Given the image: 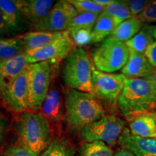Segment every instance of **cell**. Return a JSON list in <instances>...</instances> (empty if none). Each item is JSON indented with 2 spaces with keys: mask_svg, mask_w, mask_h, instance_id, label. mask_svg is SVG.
Here are the masks:
<instances>
[{
  "mask_svg": "<svg viewBox=\"0 0 156 156\" xmlns=\"http://www.w3.org/2000/svg\"><path fill=\"white\" fill-rule=\"evenodd\" d=\"M12 126L17 142L38 156L53 140V127L41 112L28 111L15 114Z\"/></svg>",
  "mask_w": 156,
  "mask_h": 156,
  "instance_id": "obj_1",
  "label": "cell"
},
{
  "mask_svg": "<svg viewBox=\"0 0 156 156\" xmlns=\"http://www.w3.org/2000/svg\"><path fill=\"white\" fill-rule=\"evenodd\" d=\"M65 121L72 128L79 129L100 119L106 111L95 95L73 89L64 90Z\"/></svg>",
  "mask_w": 156,
  "mask_h": 156,
  "instance_id": "obj_2",
  "label": "cell"
},
{
  "mask_svg": "<svg viewBox=\"0 0 156 156\" xmlns=\"http://www.w3.org/2000/svg\"><path fill=\"white\" fill-rule=\"evenodd\" d=\"M117 106L125 117L155 108L156 95L150 81L146 78H126Z\"/></svg>",
  "mask_w": 156,
  "mask_h": 156,
  "instance_id": "obj_3",
  "label": "cell"
},
{
  "mask_svg": "<svg viewBox=\"0 0 156 156\" xmlns=\"http://www.w3.org/2000/svg\"><path fill=\"white\" fill-rule=\"evenodd\" d=\"M62 78L67 88L92 93V62L83 48L75 47L64 60Z\"/></svg>",
  "mask_w": 156,
  "mask_h": 156,
  "instance_id": "obj_4",
  "label": "cell"
},
{
  "mask_svg": "<svg viewBox=\"0 0 156 156\" xmlns=\"http://www.w3.org/2000/svg\"><path fill=\"white\" fill-rule=\"evenodd\" d=\"M60 62H42L29 64L30 110L40 112L42 103L57 75Z\"/></svg>",
  "mask_w": 156,
  "mask_h": 156,
  "instance_id": "obj_5",
  "label": "cell"
},
{
  "mask_svg": "<svg viewBox=\"0 0 156 156\" xmlns=\"http://www.w3.org/2000/svg\"><path fill=\"white\" fill-rule=\"evenodd\" d=\"M129 57V49L125 43L110 37L101 42L92 53V60L96 69L106 73L122 70Z\"/></svg>",
  "mask_w": 156,
  "mask_h": 156,
  "instance_id": "obj_6",
  "label": "cell"
},
{
  "mask_svg": "<svg viewBox=\"0 0 156 156\" xmlns=\"http://www.w3.org/2000/svg\"><path fill=\"white\" fill-rule=\"evenodd\" d=\"M126 121L113 114H106L100 119L80 130L82 137L87 142H103L112 145L118 142L126 127Z\"/></svg>",
  "mask_w": 156,
  "mask_h": 156,
  "instance_id": "obj_7",
  "label": "cell"
},
{
  "mask_svg": "<svg viewBox=\"0 0 156 156\" xmlns=\"http://www.w3.org/2000/svg\"><path fill=\"white\" fill-rule=\"evenodd\" d=\"M126 77L122 73H106L93 69L92 93L103 105L117 106Z\"/></svg>",
  "mask_w": 156,
  "mask_h": 156,
  "instance_id": "obj_8",
  "label": "cell"
},
{
  "mask_svg": "<svg viewBox=\"0 0 156 156\" xmlns=\"http://www.w3.org/2000/svg\"><path fill=\"white\" fill-rule=\"evenodd\" d=\"M0 102L6 110L15 114L30 111L29 101V65L0 94Z\"/></svg>",
  "mask_w": 156,
  "mask_h": 156,
  "instance_id": "obj_9",
  "label": "cell"
},
{
  "mask_svg": "<svg viewBox=\"0 0 156 156\" xmlns=\"http://www.w3.org/2000/svg\"><path fill=\"white\" fill-rule=\"evenodd\" d=\"M75 47L69 34L44 47L26 52L25 56L30 64L42 62H61Z\"/></svg>",
  "mask_w": 156,
  "mask_h": 156,
  "instance_id": "obj_10",
  "label": "cell"
},
{
  "mask_svg": "<svg viewBox=\"0 0 156 156\" xmlns=\"http://www.w3.org/2000/svg\"><path fill=\"white\" fill-rule=\"evenodd\" d=\"M40 112L46 117L52 127H60L65 120L64 91L56 80L45 98Z\"/></svg>",
  "mask_w": 156,
  "mask_h": 156,
  "instance_id": "obj_11",
  "label": "cell"
},
{
  "mask_svg": "<svg viewBox=\"0 0 156 156\" xmlns=\"http://www.w3.org/2000/svg\"><path fill=\"white\" fill-rule=\"evenodd\" d=\"M77 11L68 1H58L55 3L46 20L33 30L61 32L67 30L71 20Z\"/></svg>",
  "mask_w": 156,
  "mask_h": 156,
  "instance_id": "obj_12",
  "label": "cell"
},
{
  "mask_svg": "<svg viewBox=\"0 0 156 156\" xmlns=\"http://www.w3.org/2000/svg\"><path fill=\"white\" fill-rule=\"evenodd\" d=\"M17 5L23 14L35 28L46 20L54 6L51 0H17Z\"/></svg>",
  "mask_w": 156,
  "mask_h": 156,
  "instance_id": "obj_13",
  "label": "cell"
},
{
  "mask_svg": "<svg viewBox=\"0 0 156 156\" xmlns=\"http://www.w3.org/2000/svg\"><path fill=\"white\" fill-rule=\"evenodd\" d=\"M122 149L132 152L136 156H156V138H142L132 135L125 128L118 140Z\"/></svg>",
  "mask_w": 156,
  "mask_h": 156,
  "instance_id": "obj_14",
  "label": "cell"
},
{
  "mask_svg": "<svg viewBox=\"0 0 156 156\" xmlns=\"http://www.w3.org/2000/svg\"><path fill=\"white\" fill-rule=\"evenodd\" d=\"M0 11L12 34H24L31 25L17 5V0H0Z\"/></svg>",
  "mask_w": 156,
  "mask_h": 156,
  "instance_id": "obj_15",
  "label": "cell"
},
{
  "mask_svg": "<svg viewBox=\"0 0 156 156\" xmlns=\"http://www.w3.org/2000/svg\"><path fill=\"white\" fill-rule=\"evenodd\" d=\"M69 34V31L67 30L61 31V32L30 30L17 36L20 40L21 44L26 53L30 51H34L44 47L46 45L51 44L58 38L67 36Z\"/></svg>",
  "mask_w": 156,
  "mask_h": 156,
  "instance_id": "obj_16",
  "label": "cell"
},
{
  "mask_svg": "<svg viewBox=\"0 0 156 156\" xmlns=\"http://www.w3.org/2000/svg\"><path fill=\"white\" fill-rule=\"evenodd\" d=\"M132 135L142 138H156V124L153 113H140L126 117Z\"/></svg>",
  "mask_w": 156,
  "mask_h": 156,
  "instance_id": "obj_17",
  "label": "cell"
},
{
  "mask_svg": "<svg viewBox=\"0 0 156 156\" xmlns=\"http://www.w3.org/2000/svg\"><path fill=\"white\" fill-rule=\"evenodd\" d=\"M144 54L129 50L127 63L121 70L122 74L128 79L147 78L154 70Z\"/></svg>",
  "mask_w": 156,
  "mask_h": 156,
  "instance_id": "obj_18",
  "label": "cell"
},
{
  "mask_svg": "<svg viewBox=\"0 0 156 156\" xmlns=\"http://www.w3.org/2000/svg\"><path fill=\"white\" fill-rule=\"evenodd\" d=\"M30 64L25 54L0 62V94Z\"/></svg>",
  "mask_w": 156,
  "mask_h": 156,
  "instance_id": "obj_19",
  "label": "cell"
},
{
  "mask_svg": "<svg viewBox=\"0 0 156 156\" xmlns=\"http://www.w3.org/2000/svg\"><path fill=\"white\" fill-rule=\"evenodd\" d=\"M142 27L143 23L138 16H132L116 26L109 37L126 43L138 34Z\"/></svg>",
  "mask_w": 156,
  "mask_h": 156,
  "instance_id": "obj_20",
  "label": "cell"
},
{
  "mask_svg": "<svg viewBox=\"0 0 156 156\" xmlns=\"http://www.w3.org/2000/svg\"><path fill=\"white\" fill-rule=\"evenodd\" d=\"M154 26L155 25H144L141 30L138 32V34H136L133 38L125 43L129 49L137 53H145L148 46L153 41H155L153 37Z\"/></svg>",
  "mask_w": 156,
  "mask_h": 156,
  "instance_id": "obj_21",
  "label": "cell"
},
{
  "mask_svg": "<svg viewBox=\"0 0 156 156\" xmlns=\"http://www.w3.org/2000/svg\"><path fill=\"white\" fill-rule=\"evenodd\" d=\"M116 27V23L109 15L104 12L99 15L92 30L93 44L106 40L111 36Z\"/></svg>",
  "mask_w": 156,
  "mask_h": 156,
  "instance_id": "obj_22",
  "label": "cell"
},
{
  "mask_svg": "<svg viewBox=\"0 0 156 156\" xmlns=\"http://www.w3.org/2000/svg\"><path fill=\"white\" fill-rule=\"evenodd\" d=\"M25 54L18 36L0 37V62L7 61Z\"/></svg>",
  "mask_w": 156,
  "mask_h": 156,
  "instance_id": "obj_23",
  "label": "cell"
},
{
  "mask_svg": "<svg viewBox=\"0 0 156 156\" xmlns=\"http://www.w3.org/2000/svg\"><path fill=\"white\" fill-rule=\"evenodd\" d=\"M73 144L65 138L56 137L38 156H75Z\"/></svg>",
  "mask_w": 156,
  "mask_h": 156,
  "instance_id": "obj_24",
  "label": "cell"
},
{
  "mask_svg": "<svg viewBox=\"0 0 156 156\" xmlns=\"http://www.w3.org/2000/svg\"><path fill=\"white\" fill-rule=\"evenodd\" d=\"M103 12L114 20L116 26L132 17L126 2L119 0H114L112 3L105 7Z\"/></svg>",
  "mask_w": 156,
  "mask_h": 156,
  "instance_id": "obj_25",
  "label": "cell"
},
{
  "mask_svg": "<svg viewBox=\"0 0 156 156\" xmlns=\"http://www.w3.org/2000/svg\"><path fill=\"white\" fill-rule=\"evenodd\" d=\"M78 156H114L112 149L103 142H87L80 147Z\"/></svg>",
  "mask_w": 156,
  "mask_h": 156,
  "instance_id": "obj_26",
  "label": "cell"
},
{
  "mask_svg": "<svg viewBox=\"0 0 156 156\" xmlns=\"http://www.w3.org/2000/svg\"><path fill=\"white\" fill-rule=\"evenodd\" d=\"M99 15L92 12H77L70 21L67 31L76 28H87L93 30Z\"/></svg>",
  "mask_w": 156,
  "mask_h": 156,
  "instance_id": "obj_27",
  "label": "cell"
},
{
  "mask_svg": "<svg viewBox=\"0 0 156 156\" xmlns=\"http://www.w3.org/2000/svg\"><path fill=\"white\" fill-rule=\"evenodd\" d=\"M69 33L76 47L83 48V46L93 44L91 29L76 28L69 30Z\"/></svg>",
  "mask_w": 156,
  "mask_h": 156,
  "instance_id": "obj_28",
  "label": "cell"
},
{
  "mask_svg": "<svg viewBox=\"0 0 156 156\" xmlns=\"http://www.w3.org/2000/svg\"><path fill=\"white\" fill-rule=\"evenodd\" d=\"M68 2L75 7L77 12H92L101 15L105 9L94 2L93 0H68Z\"/></svg>",
  "mask_w": 156,
  "mask_h": 156,
  "instance_id": "obj_29",
  "label": "cell"
},
{
  "mask_svg": "<svg viewBox=\"0 0 156 156\" xmlns=\"http://www.w3.org/2000/svg\"><path fill=\"white\" fill-rule=\"evenodd\" d=\"M2 156H38L25 147L22 144L17 142L15 144L11 145L4 151Z\"/></svg>",
  "mask_w": 156,
  "mask_h": 156,
  "instance_id": "obj_30",
  "label": "cell"
},
{
  "mask_svg": "<svg viewBox=\"0 0 156 156\" xmlns=\"http://www.w3.org/2000/svg\"><path fill=\"white\" fill-rule=\"evenodd\" d=\"M138 17L143 24L150 25L156 23V0L150 1L144 10L138 15Z\"/></svg>",
  "mask_w": 156,
  "mask_h": 156,
  "instance_id": "obj_31",
  "label": "cell"
},
{
  "mask_svg": "<svg viewBox=\"0 0 156 156\" xmlns=\"http://www.w3.org/2000/svg\"><path fill=\"white\" fill-rule=\"evenodd\" d=\"M125 2L132 16H138L150 2L146 0H127Z\"/></svg>",
  "mask_w": 156,
  "mask_h": 156,
  "instance_id": "obj_32",
  "label": "cell"
},
{
  "mask_svg": "<svg viewBox=\"0 0 156 156\" xmlns=\"http://www.w3.org/2000/svg\"><path fill=\"white\" fill-rule=\"evenodd\" d=\"M9 126V123L7 117L2 114H0V148L2 147L5 140Z\"/></svg>",
  "mask_w": 156,
  "mask_h": 156,
  "instance_id": "obj_33",
  "label": "cell"
},
{
  "mask_svg": "<svg viewBox=\"0 0 156 156\" xmlns=\"http://www.w3.org/2000/svg\"><path fill=\"white\" fill-rule=\"evenodd\" d=\"M144 54L147 58L150 64L154 68H156V41H153L148 46Z\"/></svg>",
  "mask_w": 156,
  "mask_h": 156,
  "instance_id": "obj_34",
  "label": "cell"
},
{
  "mask_svg": "<svg viewBox=\"0 0 156 156\" xmlns=\"http://www.w3.org/2000/svg\"><path fill=\"white\" fill-rule=\"evenodd\" d=\"M12 34L5 22L2 13L0 11V37L9 36Z\"/></svg>",
  "mask_w": 156,
  "mask_h": 156,
  "instance_id": "obj_35",
  "label": "cell"
},
{
  "mask_svg": "<svg viewBox=\"0 0 156 156\" xmlns=\"http://www.w3.org/2000/svg\"><path fill=\"white\" fill-rule=\"evenodd\" d=\"M146 79H147L148 80L150 81V83H151L152 86H153V90L154 91H155V93L156 95V68L154 69L153 73L148 76Z\"/></svg>",
  "mask_w": 156,
  "mask_h": 156,
  "instance_id": "obj_36",
  "label": "cell"
},
{
  "mask_svg": "<svg viewBox=\"0 0 156 156\" xmlns=\"http://www.w3.org/2000/svg\"><path fill=\"white\" fill-rule=\"evenodd\" d=\"M114 156H136L132 152L125 149H121L114 154Z\"/></svg>",
  "mask_w": 156,
  "mask_h": 156,
  "instance_id": "obj_37",
  "label": "cell"
},
{
  "mask_svg": "<svg viewBox=\"0 0 156 156\" xmlns=\"http://www.w3.org/2000/svg\"><path fill=\"white\" fill-rule=\"evenodd\" d=\"M93 1H94V2L98 4V5L101 6V7H106L110 5L111 3H112L114 0H93Z\"/></svg>",
  "mask_w": 156,
  "mask_h": 156,
  "instance_id": "obj_38",
  "label": "cell"
},
{
  "mask_svg": "<svg viewBox=\"0 0 156 156\" xmlns=\"http://www.w3.org/2000/svg\"><path fill=\"white\" fill-rule=\"evenodd\" d=\"M153 37L155 41H156V25L154 26V30H153Z\"/></svg>",
  "mask_w": 156,
  "mask_h": 156,
  "instance_id": "obj_39",
  "label": "cell"
},
{
  "mask_svg": "<svg viewBox=\"0 0 156 156\" xmlns=\"http://www.w3.org/2000/svg\"><path fill=\"white\" fill-rule=\"evenodd\" d=\"M153 113V116L154 117V119H155V124H156V111H155V112H152Z\"/></svg>",
  "mask_w": 156,
  "mask_h": 156,
  "instance_id": "obj_40",
  "label": "cell"
},
{
  "mask_svg": "<svg viewBox=\"0 0 156 156\" xmlns=\"http://www.w3.org/2000/svg\"><path fill=\"white\" fill-rule=\"evenodd\" d=\"M2 114V113H0V114Z\"/></svg>",
  "mask_w": 156,
  "mask_h": 156,
  "instance_id": "obj_41",
  "label": "cell"
}]
</instances>
